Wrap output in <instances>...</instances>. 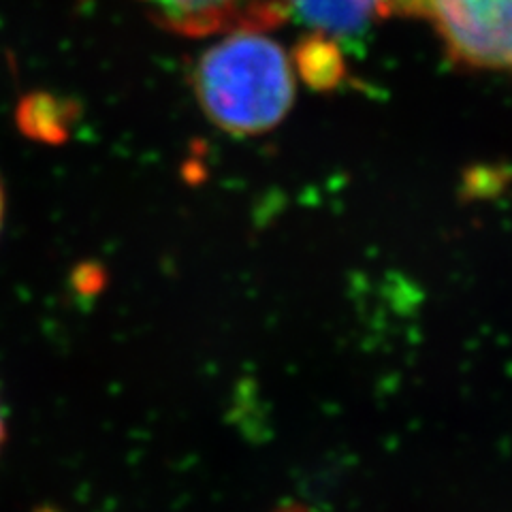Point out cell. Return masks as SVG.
<instances>
[{
	"label": "cell",
	"instance_id": "1",
	"mask_svg": "<svg viewBox=\"0 0 512 512\" xmlns=\"http://www.w3.org/2000/svg\"><path fill=\"white\" fill-rule=\"evenodd\" d=\"M199 105L224 133L254 137L276 128L295 101V64L261 30H235L199 58Z\"/></svg>",
	"mask_w": 512,
	"mask_h": 512
},
{
	"label": "cell",
	"instance_id": "2",
	"mask_svg": "<svg viewBox=\"0 0 512 512\" xmlns=\"http://www.w3.org/2000/svg\"><path fill=\"white\" fill-rule=\"evenodd\" d=\"M378 13L427 22L461 64L512 73V0H378Z\"/></svg>",
	"mask_w": 512,
	"mask_h": 512
},
{
	"label": "cell",
	"instance_id": "3",
	"mask_svg": "<svg viewBox=\"0 0 512 512\" xmlns=\"http://www.w3.org/2000/svg\"><path fill=\"white\" fill-rule=\"evenodd\" d=\"M154 22L184 37L271 30L291 20L286 0H141Z\"/></svg>",
	"mask_w": 512,
	"mask_h": 512
},
{
	"label": "cell",
	"instance_id": "4",
	"mask_svg": "<svg viewBox=\"0 0 512 512\" xmlns=\"http://www.w3.org/2000/svg\"><path fill=\"white\" fill-rule=\"evenodd\" d=\"M291 18L314 35L333 41L357 39L378 13V0H286Z\"/></svg>",
	"mask_w": 512,
	"mask_h": 512
},
{
	"label": "cell",
	"instance_id": "5",
	"mask_svg": "<svg viewBox=\"0 0 512 512\" xmlns=\"http://www.w3.org/2000/svg\"><path fill=\"white\" fill-rule=\"evenodd\" d=\"M295 64L312 86L320 88L335 86L344 73L338 41L323 35H314V32L312 37L301 41V45L297 47Z\"/></svg>",
	"mask_w": 512,
	"mask_h": 512
},
{
	"label": "cell",
	"instance_id": "6",
	"mask_svg": "<svg viewBox=\"0 0 512 512\" xmlns=\"http://www.w3.org/2000/svg\"><path fill=\"white\" fill-rule=\"evenodd\" d=\"M3 216H5V192L0 186V229H3Z\"/></svg>",
	"mask_w": 512,
	"mask_h": 512
},
{
	"label": "cell",
	"instance_id": "7",
	"mask_svg": "<svg viewBox=\"0 0 512 512\" xmlns=\"http://www.w3.org/2000/svg\"><path fill=\"white\" fill-rule=\"evenodd\" d=\"M5 442V421H3V412H0V446Z\"/></svg>",
	"mask_w": 512,
	"mask_h": 512
}]
</instances>
